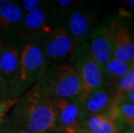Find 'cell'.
Listing matches in <instances>:
<instances>
[{"mask_svg":"<svg viewBox=\"0 0 134 133\" xmlns=\"http://www.w3.org/2000/svg\"><path fill=\"white\" fill-rule=\"evenodd\" d=\"M1 126L13 127L33 133H59L52 99L34 86L18 100Z\"/></svg>","mask_w":134,"mask_h":133,"instance_id":"cell-1","label":"cell"},{"mask_svg":"<svg viewBox=\"0 0 134 133\" xmlns=\"http://www.w3.org/2000/svg\"><path fill=\"white\" fill-rule=\"evenodd\" d=\"M35 86L51 99H82L81 79L70 62L48 64Z\"/></svg>","mask_w":134,"mask_h":133,"instance_id":"cell-2","label":"cell"},{"mask_svg":"<svg viewBox=\"0 0 134 133\" xmlns=\"http://www.w3.org/2000/svg\"><path fill=\"white\" fill-rule=\"evenodd\" d=\"M48 65L40 36L23 39L20 69L13 99L19 98L35 86Z\"/></svg>","mask_w":134,"mask_h":133,"instance_id":"cell-3","label":"cell"},{"mask_svg":"<svg viewBox=\"0 0 134 133\" xmlns=\"http://www.w3.org/2000/svg\"><path fill=\"white\" fill-rule=\"evenodd\" d=\"M82 86V99L95 90L104 86L102 67L93 57L88 42L79 43L70 59Z\"/></svg>","mask_w":134,"mask_h":133,"instance_id":"cell-4","label":"cell"},{"mask_svg":"<svg viewBox=\"0 0 134 133\" xmlns=\"http://www.w3.org/2000/svg\"><path fill=\"white\" fill-rule=\"evenodd\" d=\"M40 38L48 64L69 62L78 46L62 24H56Z\"/></svg>","mask_w":134,"mask_h":133,"instance_id":"cell-5","label":"cell"},{"mask_svg":"<svg viewBox=\"0 0 134 133\" xmlns=\"http://www.w3.org/2000/svg\"><path fill=\"white\" fill-rule=\"evenodd\" d=\"M61 24L79 44L88 42L99 21L94 11L80 5L71 11Z\"/></svg>","mask_w":134,"mask_h":133,"instance_id":"cell-6","label":"cell"},{"mask_svg":"<svg viewBox=\"0 0 134 133\" xmlns=\"http://www.w3.org/2000/svg\"><path fill=\"white\" fill-rule=\"evenodd\" d=\"M117 20V18H112L99 22L87 42L93 57L101 67L113 58V36Z\"/></svg>","mask_w":134,"mask_h":133,"instance_id":"cell-7","label":"cell"},{"mask_svg":"<svg viewBox=\"0 0 134 133\" xmlns=\"http://www.w3.org/2000/svg\"><path fill=\"white\" fill-rule=\"evenodd\" d=\"M23 39L16 38L5 42L0 48V71L6 81L13 99V92L18 82Z\"/></svg>","mask_w":134,"mask_h":133,"instance_id":"cell-8","label":"cell"},{"mask_svg":"<svg viewBox=\"0 0 134 133\" xmlns=\"http://www.w3.org/2000/svg\"><path fill=\"white\" fill-rule=\"evenodd\" d=\"M55 25L48 1H45L38 9L24 14L18 38L26 39L33 36H41Z\"/></svg>","mask_w":134,"mask_h":133,"instance_id":"cell-9","label":"cell"},{"mask_svg":"<svg viewBox=\"0 0 134 133\" xmlns=\"http://www.w3.org/2000/svg\"><path fill=\"white\" fill-rule=\"evenodd\" d=\"M116 97L114 89L107 86H104L89 93L82 100L81 120L91 115L108 112L114 103Z\"/></svg>","mask_w":134,"mask_h":133,"instance_id":"cell-10","label":"cell"},{"mask_svg":"<svg viewBox=\"0 0 134 133\" xmlns=\"http://www.w3.org/2000/svg\"><path fill=\"white\" fill-rule=\"evenodd\" d=\"M24 16V12L18 2L0 5V36L4 42L18 38Z\"/></svg>","mask_w":134,"mask_h":133,"instance_id":"cell-11","label":"cell"},{"mask_svg":"<svg viewBox=\"0 0 134 133\" xmlns=\"http://www.w3.org/2000/svg\"><path fill=\"white\" fill-rule=\"evenodd\" d=\"M52 101L56 112L59 133L66 129L80 126L82 111L81 99H52Z\"/></svg>","mask_w":134,"mask_h":133,"instance_id":"cell-12","label":"cell"},{"mask_svg":"<svg viewBox=\"0 0 134 133\" xmlns=\"http://www.w3.org/2000/svg\"><path fill=\"white\" fill-rule=\"evenodd\" d=\"M113 58L132 65L134 63V39L127 25L117 20L113 44Z\"/></svg>","mask_w":134,"mask_h":133,"instance_id":"cell-13","label":"cell"},{"mask_svg":"<svg viewBox=\"0 0 134 133\" xmlns=\"http://www.w3.org/2000/svg\"><path fill=\"white\" fill-rule=\"evenodd\" d=\"M80 126L90 133H119L125 127L111 113L91 115L82 118Z\"/></svg>","mask_w":134,"mask_h":133,"instance_id":"cell-14","label":"cell"},{"mask_svg":"<svg viewBox=\"0 0 134 133\" xmlns=\"http://www.w3.org/2000/svg\"><path fill=\"white\" fill-rule=\"evenodd\" d=\"M132 65L112 58L102 67L104 86L113 87L119 80L130 73Z\"/></svg>","mask_w":134,"mask_h":133,"instance_id":"cell-15","label":"cell"},{"mask_svg":"<svg viewBox=\"0 0 134 133\" xmlns=\"http://www.w3.org/2000/svg\"><path fill=\"white\" fill-rule=\"evenodd\" d=\"M109 112L125 126H132L134 124V103L116 97Z\"/></svg>","mask_w":134,"mask_h":133,"instance_id":"cell-16","label":"cell"},{"mask_svg":"<svg viewBox=\"0 0 134 133\" xmlns=\"http://www.w3.org/2000/svg\"><path fill=\"white\" fill-rule=\"evenodd\" d=\"M81 1L76 0H52L48 1V6L52 14L53 19L55 24H61L62 21L66 18L73 10H75L80 5Z\"/></svg>","mask_w":134,"mask_h":133,"instance_id":"cell-17","label":"cell"},{"mask_svg":"<svg viewBox=\"0 0 134 133\" xmlns=\"http://www.w3.org/2000/svg\"><path fill=\"white\" fill-rule=\"evenodd\" d=\"M113 88L114 89L117 96H122L133 90L134 85L131 72L117 81L114 86H113Z\"/></svg>","mask_w":134,"mask_h":133,"instance_id":"cell-18","label":"cell"},{"mask_svg":"<svg viewBox=\"0 0 134 133\" xmlns=\"http://www.w3.org/2000/svg\"><path fill=\"white\" fill-rule=\"evenodd\" d=\"M44 2L42 0H22L18 2V4L24 14H26L38 9L44 4Z\"/></svg>","mask_w":134,"mask_h":133,"instance_id":"cell-19","label":"cell"},{"mask_svg":"<svg viewBox=\"0 0 134 133\" xmlns=\"http://www.w3.org/2000/svg\"><path fill=\"white\" fill-rule=\"evenodd\" d=\"M16 100H18V98L5 101H0V127L2 125L4 118L6 117L7 113L12 108V106L15 105Z\"/></svg>","mask_w":134,"mask_h":133,"instance_id":"cell-20","label":"cell"},{"mask_svg":"<svg viewBox=\"0 0 134 133\" xmlns=\"http://www.w3.org/2000/svg\"><path fill=\"white\" fill-rule=\"evenodd\" d=\"M9 100H12L10 88L6 81L4 80V77H3L1 71H0V101H5Z\"/></svg>","mask_w":134,"mask_h":133,"instance_id":"cell-21","label":"cell"},{"mask_svg":"<svg viewBox=\"0 0 134 133\" xmlns=\"http://www.w3.org/2000/svg\"><path fill=\"white\" fill-rule=\"evenodd\" d=\"M0 133H33L24 130L13 128V127H7V126H1L0 127Z\"/></svg>","mask_w":134,"mask_h":133,"instance_id":"cell-22","label":"cell"},{"mask_svg":"<svg viewBox=\"0 0 134 133\" xmlns=\"http://www.w3.org/2000/svg\"><path fill=\"white\" fill-rule=\"evenodd\" d=\"M124 4L125 7H127V10H121L123 16L129 14L130 11H134V0H126L124 2Z\"/></svg>","mask_w":134,"mask_h":133,"instance_id":"cell-23","label":"cell"},{"mask_svg":"<svg viewBox=\"0 0 134 133\" xmlns=\"http://www.w3.org/2000/svg\"><path fill=\"white\" fill-rule=\"evenodd\" d=\"M61 133H90L86 129L82 128L81 126H77V127H73V128L66 129L64 131H62Z\"/></svg>","mask_w":134,"mask_h":133,"instance_id":"cell-24","label":"cell"},{"mask_svg":"<svg viewBox=\"0 0 134 133\" xmlns=\"http://www.w3.org/2000/svg\"><path fill=\"white\" fill-rule=\"evenodd\" d=\"M119 98H121L123 100H126V101H129V102H132L134 103V89L132 90L131 92L125 93V94L122 95V96H117Z\"/></svg>","mask_w":134,"mask_h":133,"instance_id":"cell-25","label":"cell"},{"mask_svg":"<svg viewBox=\"0 0 134 133\" xmlns=\"http://www.w3.org/2000/svg\"><path fill=\"white\" fill-rule=\"evenodd\" d=\"M119 133H134V129L130 126H127L122 130Z\"/></svg>","mask_w":134,"mask_h":133,"instance_id":"cell-26","label":"cell"},{"mask_svg":"<svg viewBox=\"0 0 134 133\" xmlns=\"http://www.w3.org/2000/svg\"><path fill=\"white\" fill-rule=\"evenodd\" d=\"M131 73H132V79L133 85H134V63L132 65V69H131Z\"/></svg>","mask_w":134,"mask_h":133,"instance_id":"cell-27","label":"cell"},{"mask_svg":"<svg viewBox=\"0 0 134 133\" xmlns=\"http://www.w3.org/2000/svg\"><path fill=\"white\" fill-rule=\"evenodd\" d=\"M4 41H3V39L1 38V36H0V48H1V46L3 45V43H4Z\"/></svg>","mask_w":134,"mask_h":133,"instance_id":"cell-28","label":"cell"},{"mask_svg":"<svg viewBox=\"0 0 134 133\" xmlns=\"http://www.w3.org/2000/svg\"><path fill=\"white\" fill-rule=\"evenodd\" d=\"M130 127H132V128H133V129H134V124H132V126H130Z\"/></svg>","mask_w":134,"mask_h":133,"instance_id":"cell-29","label":"cell"}]
</instances>
